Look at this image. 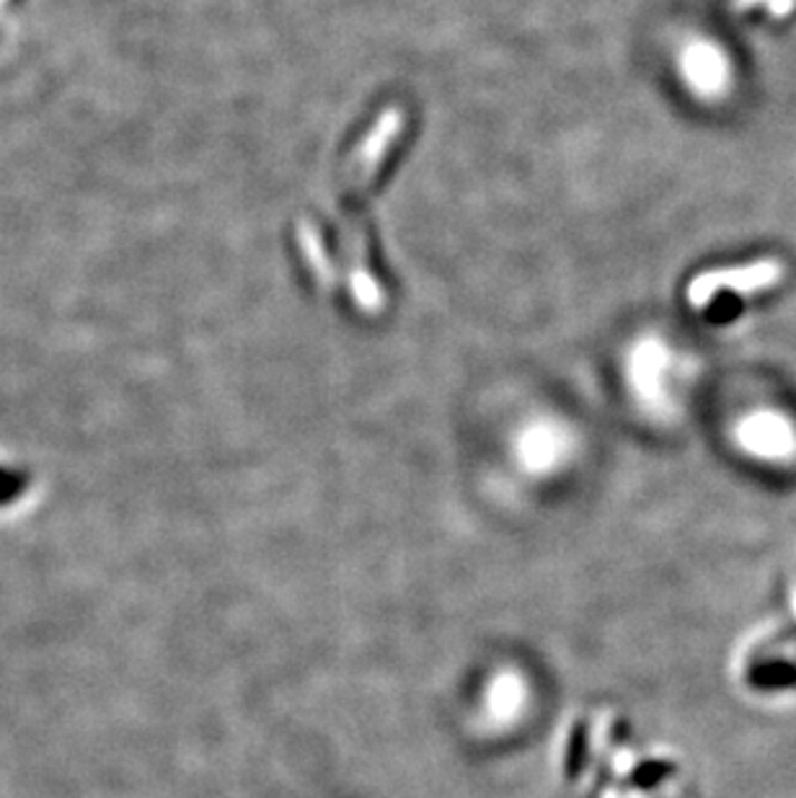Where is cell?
<instances>
[{"mask_svg":"<svg viewBox=\"0 0 796 798\" xmlns=\"http://www.w3.org/2000/svg\"><path fill=\"white\" fill-rule=\"evenodd\" d=\"M739 437H742L747 447H753V450H758L760 455H784V450H789L792 445L789 429L776 417H758L747 421L742 431H739Z\"/></svg>","mask_w":796,"mask_h":798,"instance_id":"obj_3","label":"cell"},{"mask_svg":"<svg viewBox=\"0 0 796 798\" xmlns=\"http://www.w3.org/2000/svg\"><path fill=\"white\" fill-rule=\"evenodd\" d=\"M784 264L776 259H760V262L732 266V269H714V272L698 274L688 284V300L693 308L709 305L719 292H739V295H753L782 282Z\"/></svg>","mask_w":796,"mask_h":798,"instance_id":"obj_2","label":"cell"},{"mask_svg":"<svg viewBox=\"0 0 796 798\" xmlns=\"http://www.w3.org/2000/svg\"><path fill=\"white\" fill-rule=\"evenodd\" d=\"M406 127V111L401 107H388L370 133L362 137L360 148L349 156L344 171H341V186L337 197L339 210V243L344 251L347 280L352 290L355 303L365 313L376 315L384 311L386 292L384 284L370 272V241L365 233V197L372 189V182L384 168L388 153L396 148L398 137Z\"/></svg>","mask_w":796,"mask_h":798,"instance_id":"obj_1","label":"cell"},{"mask_svg":"<svg viewBox=\"0 0 796 798\" xmlns=\"http://www.w3.org/2000/svg\"><path fill=\"white\" fill-rule=\"evenodd\" d=\"M763 3V0H737V8H750V6H758Z\"/></svg>","mask_w":796,"mask_h":798,"instance_id":"obj_6","label":"cell"},{"mask_svg":"<svg viewBox=\"0 0 796 798\" xmlns=\"http://www.w3.org/2000/svg\"><path fill=\"white\" fill-rule=\"evenodd\" d=\"M766 3H768V11L774 16H786L796 8V0H766Z\"/></svg>","mask_w":796,"mask_h":798,"instance_id":"obj_5","label":"cell"},{"mask_svg":"<svg viewBox=\"0 0 796 798\" xmlns=\"http://www.w3.org/2000/svg\"><path fill=\"white\" fill-rule=\"evenodd\" d=\"M298 241H300V251H303L305 256V264L311 266V272L316 276V282H319L323 290L334 288L339 274H337V266H331L329 262L319 227H313L311 223H305L303 220L298 227Z\"/></svg>","mask_w":796,"mask_h":798,"instance_id":"obj_4","label":"cell"}]
</instances>
